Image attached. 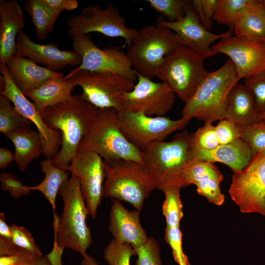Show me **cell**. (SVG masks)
<instances>
[{"instance_id": "6da1fadb", "label": "cell", "mask_w": 265, "mask_h": 265, "mask_svg": "<svg viewBox=\"0 0 265 265\" xmlns=\"http://www.w3.org/2000/svg\"><path fill=\"white\" fill-rule=\"evenodd\" d=\"M98 111V108L80 95H73L69 100L47 109L43 116L44 122L49 128L59 131L61 134L60 149L53 159L55 165L67 170Z\"/></svg>"}, {"instance_id": "7a4b0ae2", "label": "cell", "mask_w": 265, "mask_h": 265, "mask_svg": "<svg viewBox=\"0 0 265 265\" xmlns=\"http://www.w3.org/2000/svg\"><path fill=\"white\" fill-rule=\"evenodd\" d=\"M58 194L63 200V209L61 217L53 214V239L60 247L83 256L92 243L91 231L86 222L90 214L74 175L61 186Z\"/></svg>"}, {"instance_id": "3957f363", "label": "cell", "mask_w": 265, "mask_h": 265, "mask_svg": "<svg viewBox=\"0 0 265 265\" xmlns=\"http://www.w3.org/2000/svg\"><path fill=\"white\" fill-rule=\"evenodd\" d=\"M192 133L183 131L172 140L157 142L143 150L144 164L152 174L157 188L162 190L170 186H187L186 171L191 160Z\"/></svg>"}, {"instance_id": "277c9868", "label": "cell", "mask_w": 265, "mask_h": 265, "mask_svg": "<svg viewBox=\"0 0 265 265\" xmlns=\"http://www.w3.org/2000/svg\"><path fill=\"white\" fill-rule=\"evenodd\" d=\"M240 80L233 63L228 58L219 68L208 73L185 103L182 117L212 123L226 119L228 95Z\"/></svg>"}, {"instance_id": "5b68a950", "label": "cell", "mask_w": 265, "mask_h": 265, "mask_svg": "<svg viewBox=\"0 0 265 265\" xmlns=\"http://www.w3.org/2000/svg\"><path fill=\"white\" fill-rule=\"evenodd\" d=\"M103 160L106 175L103 196L129 202L140 211L145 200L157 188L147 167L124 159Z\"/></svg>"}, {"instance_id": "8992f818", "label": "cell", "mask_w": 265, "mask_h": 265, "mask_svg": "<svg viewBox=\"0 0 265 265\" xmlns=\"http://www.w3.org/2000/svg\"><path fill=\"white\" fill-rule=\"evenodd\" d=\"M86 150L98 154L104 160L124 159L144 164L142 151L122 133L118 112L113 108H98L94 122L78 152Z\"/></svg>"}, {"instance_id": "52a82bcc", "label": "cell", "mask_w": 265, "mask_h": 265, "mask_svg": "<svg viewBox=\"0 0 265 265\" xmlns=\"http://www.w3.org/2000/svg\"><path fill=\"white\" fill-rule=\"evenodd\" d=\"M179 44L174 32L159 25H148L138 30L126 53L133 69L152 79L165 56Z\"/></svg>"}, {"instance_id": "ba28073f", "label": "cell", "mask_w": 265, "mask_h": 265, "mask_svg": "<svg viewBox=\"0 0 265 265\" xmlns=\"http://www.w3.org/2000/svg\"><path fill=\"white\" fill-rule=\"evenodd\" d=\"M204 60L190 49L179 44L165 56L157 77L186 103L209 73Z\"/></svg>"}, {"instance_id": "9c48e42d", "label": "cell", "mask_w": 265, "mask_h": 265, "mask_svg": "<svg viewBox=\"0 0 265 265\" xmlns=\"http://www.w3.org/2000/svg\"><path fill=\"white\" fill-rule=\"evenodd\" d=\"M64 78L81 87V96L97 108H113L118 112L123 110L124 95L135 85L126 77L108 72L73 70Z\"/></svg>"}, {"instance_id": "30bf717a", "label": "cell", "mask_w": 265, "mask_h": 265, "mask_svg": "<svg viewBox=\"0 0 265 265\" xmlns=\"http://www.w3.org/2000/svg\"><path fill=\"white\" fill-rule=\"evenodd\" d=\"M68 34L72 38L97 32L107 37H122L129 47L138 29L126 26V19L119 10L111 3H107L105 8L92 4L82 9L80 15L70 17L67 21Z\"/></svg>"}, {"instance_id": "8fae6325", "label": "cell", "mask_w": 265, "mask_h": 265, "mask_svg": "<svg viewBox=\"0 0 265 265\" xmlns=\"http://www.w3.org/2000/svg\"><path fill=\"white\" fill-rule=\"evenodd\" d=\"M229 193L241 212L265 216V150L241 171L233 172Z\"/></svg>"}, {"instance_id": "7c38bea8", "label": "cell", "mask_w": 265, "mask_h": 265, "mask_svg": "<svg viewBox=\"0 0 265 265\" xmlns=\"http://www.w3.org/2000/svg\"><path fill=\"white\" fill-rule=\"evenodd\" d=\"M191 119L172 120L122 110L118 112L120 128L126 138L142 151L152 143L164 141L170 134L185 128Z\"/></svg>"}, {"instance_id": "4fadbf2b", "label": "cell", "mask_w": 265, "mask_h": 265, "mask_svg": "<svg viewBox=\"0 0 265 265\" xmlns=\"http://www.w3.org/2000/svg\"><path fill=\"white\" fill-rule=\"evenodd\" d=\"M72 48L81 58L80 65L74 71L112 73L137 80L136 72L127 53L119 48L100 49L86 35L73 38Z\"/></svg>"}, {"instance_id": "5bb4252c", "label": "cell", "mask_w": 265, "mask_h": 265, "mask_svg": "<svg viewBox=\"0 0 265 265\" xmlns=\"http://www.w3.org/2000/svg\"><path fill=\"white\" fill-rule=\"evenodd\" d=\"M137 82L123 99L124 110L149 116H164L173 107L175 93L163 82H156L136 72Z\"/></svg>"}, {"instance_id": "9a60e30c", "label": "cell", "mask_w": 265, "mask_h": 265, "mask_svg": "<svg viewBox=\"0 0 265 265\" xmlns=\"http://www.w3.org/2000/svg\"><path fill=\"white\" fill-rule=\"evenodd\" d=\"M67 170L77 178L89 214L95 218L104 196L106 175L103 159L93 151H78Z\"/></svg>"}, {"instance_id": "2e32d148", "label": "cell", "mask_w": 265, "mask_h": 265, "mask_svg": "<svg viewBox=\"0 0 265 265\" xmlns=\"http://www.w3.org/2000/svg\"><path fill=\"white\" fill-rule=\"evenodd\" d=\"M156 24L173 30L180 45L187 47L204 59L215 55L211 49L212 43L232 35L231 30L220 34L210 32L200 21L191 1L180 20L173 22L166 21L159 15Z\"/></svg>"}, {"instance_id": "e0dca14e", "label": "cell", "mask_w": 265, "mask_h": 265, "mask_svg": "<svg viewBox=\"0 0 265 265\" xmlns=\"http://www.w3.org/2000/svg\"><path fill=\"white\" fill-rule=\"evenodd\" d=\"M0 71L4 80V86L0 90V95L11 102L22 116L35 125L40 137L44 156L45 158L53 159L60 148L59 131L52 130L47 126L43 117L37 111L34 104L26 98L11 79L6 64L0 63Z\"/></svg>"}, {"instance_id": "ac0fdd59", "label": "cell", "mask_w": 265, "mask_h": 265, "mask_svg": "<svg viewBox=\"0 0 265 265\" xmlns=\"http://www.w3.org/2000/svg\"><path fill=\"white\" fill-rule=\"evenodd\" d=\"M215 54L223 53L232 61L241 79L245 80L265 71V46L232 35L221 39L212 46Z\"/></svg>"}, {"instance_id": "d6986e66", "label": "cell", "mask_w": 265, "mask_h": 265, "mask_svg": "<svg viewBox=\"0 0 265 265\" xmlns=\"http://www.w3.org/2000/svg\"><path fill=\"white\" fill-rule=\"evenodd\" d=\"M15 55L27 57L54 71L63 69L68 66L78 67L81 62L80 56L73 50H61L54 43H36L23 31L17 37Z\"/></svg>"}, {"instance_id": "ffe728a7", "label": "cell", "mask_w": 265, "mask_h": 265, "mask_svg": "<svg viewBox=\"0 0 265 265\" xmlns=\"http://www.w3.org/2000/svg\"><path fill=\"white\" fill-rule=\"evenodd\" d=\"M140 211H129L118 200L114 199L111 205L108 228L117 241L128 243L135 249L148 240L146 233L141 225Z\"/></svg>"}, {"instance_id": "44dd1931", "label": "cell", "mask_w": 265, "mask_h": 265, "mask_svg": "<svg viewBox=\"0 0 265 265\" xmlns=\"http://www.w3.org/2000/svg\"><path fill=\"white\" fill-rule=\"evenodd\" d=\"M25 26L23 10L16 0L0 1V62L6 64L14 55L16 39Z\"/></svg>"}, {"instance_id": "7402d4cb", "label": "cell", "mask_w": 265, "mask_h": 265, "mask_svg": "<svg viewBox=\"0 0 265 265\" xmlns=\"http://www.w3.org/2000/svg\"><path fill=\"white\" fill-rule=\"evenodd\" d=\"M253 156L250 146L241 138L229 144H219L211 150L199 149L192 145L191 150V160L219 162L228 166L233 172L241 171Z\"/></svg>"}, {"instance_id": "603a6c76", "label": "cell", "mask_w": 265, "mask_h": 265, "mask_svg": "<svg viewBox=\"0 0 265 265\" xmlns=\"http://www.w3.org/2000/svg\"><path fill=\"white\" fill-rule=\"evenodd\" d=\"M6 65L11 79L24 94L49 80L64 77L60 72L40 66L29 58L16 55L13 56Z\"/></svg>"}, {"instance_id": "cb8c5ba5", "label": "cell", "mask_w": 265, "mask_h": 265, "mask_svg": "<svg viewBox=\"0 0 265 265\" xmlns=\"http://www.w3.org/2000/svg\"><path fill=\"white\" fill-rule=\"evenodd\" d=\"M226 119L238 126H244L260 119L252 92L243 84L237 83L229 92Z\"/></svg>"}, {"instance_id": "d4e9b609", "label": "cell", "mask_w": 265, "mask_h": 265, "mask_svg": "<svg viewBox=\"0 0 265 265\" xmlns=\"http://www.w3.org/2000/svg\"><path fill=\"white\" fill-rule=\"evenodd\" d=\"M75 86L63 77L49 80L24 94L33 102L37 111L43 117L48 108L71 99Z\"/></svg>"}, {"instance_id": "484cf974", "label": "cell", "mask_w": 265, "mask_h": 265, "mask_svg": "<svg viewBox=\"0 0 265 265\" xmlns=\"http://www.w3.org/2000/svg\"><path fill=\"white\" fill-rule=\"evenodd\" d=\"M13 143L15 151L13 161L23 172L35 159L43 154V147L38 132L25 128L6 136Z\"/></svg>"}, {"instance_id": "4316f807", "label": "cell", "mask_w": 265, "mask_h": 265, "mask_svg": "<svg viewBox=\"0 0 265 265\" xmlns=\"http://www.w3.org/2000/svg\"><path fill=\"white\" fill-rule=\"evenodd\" d=\"M40 164L44 178L40 184L29 188L31 191L37 190L43 194L51 205L54 214L57 194L61 186L70 178L69 174L67 170L55 165L52 159L46 158Z\"/></svg>"}, {"instance_id": "83f0119b", "label": "cell", "mask_w": 265, "mask_h": 265, "mask_svg": "<svg viewBox=\"0 0 265 265\" xmlns=\"http://www.w3.org/2000/svg\"><path fill=\"white\" fill-rule=\"evenodd\" d=\"M235 36L248 42L265 46V11L253 9L242 14L236 22Z\"/></svg>"}, {"instance_id": "f1b7e54d", "label": "cell", "mask_w": 265, "mask_h": 265, "mask_svg": "<svg viewBox=\"0 0 265 265\" xmlns=\"http://www.w3.org/2000/svg\"><path fill=\"white\" fill-rule=\"evenodd\" d=\"M24 6L30 16L37 38L45 39L53 30L59 14L53 11L44 0H26Z\"/></svg>"}, {"instance_id": "f546056e", "label": "cell", "mask_w": 265, "mask_h": 265, "mask_svg": "<svg viewBox=\"0 0 265 265\" xmlns=\"http://www.w3.org/2000/svg\"><path fill=\"white\" fill-rule=\"evenodd\" d=\"M256 9H264L260 0H219L212 19L233 30L236 22L242 14Z\"/></svg>"}, {"instance_id": "4dcf8cb0", "label": "cell", "mask_w": 265, "mask_h": 265, "mask_svg": "<svg viewBox=\"0 0 265 265\" xmlns=\"http://www.w3.org/2000/svg\"><path fill=\"white\" fill-rule=\"evenodd\" d=\"M31 122L22 116L5 96H0V132L5 136L20 129L27 128Z\"/></svg>"}, {"instance_id": "1f68e13d", "label": "cell", "mask_w": 265, "mask_h": 265, "mask_svg": "<svg viewBox=\"0 0 265 265\" xmlns=\"http://www.w3.org/2000/svg\"><path fill=\"white\" fill-rule=\"evenodd\" d=\"M181 189L179 186H170L161 190L165 196L162 210L167 227H180V221L184 216L180 194Z\"/></svg>"}, {"instance_id": "d6a6232c", "label": "cell", "mask_w": 265, "mask_h": 265, "mask_svg": "<svg viewBox=\"0 0 265 265\" xmlns=\"http://www.w3.org/2000/svg\"><path fill=\"white\" fill-rule=\"evenodd\" d=\"M208 179L223 180V176L213 162L191 160L185 172V180L187 186L194 185Z\"/></svg>"}, {"instance_id": "836d02e7", "label": "cell", "mask_w": 265, "mask_h": 265, "mask_svg": "<svg viewBox=\"0 0 265 265\" xmlns=\"http://www.w3.org/2000/svg\"><path fill=\"white\" fill-rule=\"evenodd\" d=\"M238 127L240 138L248 144L253 156L265 150V118H260L252 123Z\"/></svg>"}, {"instance_id": "e575fe53", "label": "cell", "mask_w": 265, "mask_h": 265, "mask_svg": "<svg viewBox=\"0 0 265 265\" xmlns=\"http://www.w3.org/2000/svg\"><path fill=\"white\" fill-rule=\"evenodd\" d=\"M136 255L135 249L130 244L111 239L104 251V258L109 265H130L132 256Z\"/></svg>"}, {"instance_id": "d590c367", "label": "cell", "mask_w": 265, "mask_h": 265, "mask_svg": "<svg viewBox=\"0 0 265 265\" xmlns=\"http://www.w3.org/2000/svg\"><path fill=\"white\" fill-rule=\"evenodd\" d=\"M155 10L165 17L168 22L177 21L182 18L186 7L191 2L186 0H147Z\"/></svg>"}, {"instance_id": "8d00e7d4", "label": "cell", "mask_w": 265, "mask_h": 265, "mask_svg": "<svg viewBox=\"0 0 265 265\" xmlns=\"http://www.w3.org/2000/svg\"><path fill=\"white\" fill-rule=\"evenodd\" d=\"M137 256L135 265H162L159 244L153 238L135 249Z\"/></svg>"}, {"instance_id": "74e56055", "label": "cell", "mask_w": 265, "mask_h": 265, "mask_svg": "<svg viewBox=\"0 0 265 265\" xmlns=\"http://www.w3.org/2000/svg\"><path fill=\"white\" fill-rule=\"evenodd\" d=\"M219 145L215 126L212 123H205L204 126L192 133V145L193 147L202 149L211 150Z\"/></svg>"}, {"instance_id": "f35d334b", "label": "cell", "mask_w": 265, "mask_h": 265, "mask_svg": "<svg viewBox=\"0 0 265 265\" xmlns=\"http://www.w3.org/2000/svg\"><path fill=\"white\" fill-rule=\"evenodd\" d=\"M221 182L214 179H208L200 181L195 185L197 192L205 197L210 203L216 206H221L225 201V196L220 189Z\"/></svg>"}, {"instance_id": "ab89813d", "label": "cell", "mask_w": 265, "mask_h": 265, "mask_svg": "<svg viewBox=\"0 0 265 265\" xmlns=\"http://www.w3.org/2000/svg\"><path fill=\"white\" fill-rule=\"evenodd\" d=\"M10 227L12 240L16 245L35 256L43 255L36 245L32 234L27 228L14 224H12Z\"/></svg>"}, {"instance_id": "60d3db41", "label": "cell", "mask_w": 265, "mask_h": 265, "mask_svg": "<svg viewBox=\"0 0 265 265\" xmlns=\"http://www.w3.org/2000/svg\"><path fill=\"white\" fill-rule=\"evenodd\" d=\"M244 84L253 93L259 114L265 112V71L245 79Z\"/></svg>"}, {"instance_id": "b9f144b4", "label": "cell", "mask_w": 265, "mask_h": 265, "mask_svg": "<svg viewBox=\"0 0 265 265\" xmlns=\"http://www.w3.org/2000/svg\"><path fill=\"white\" fill-rule=\"evenodd\" d=\"M165 240L172 250L173 257L178 265L189 263L182 248V233L178 227H166Z\"/></svg>"}, {"instance_id": "7bdbcfd3", "label": "cell", "mask_w": 265, "mask_h": 265, "mask_svg": "<svg viewBox=\"0 0 265 265\" xmlns=\"http://www.w3.org/2000/svg\"><path fill=\"white\" fill-rule=\"evenodd\" d=\"M219 0H193L191 1L200 21L208 29L212 27L213 18L218 6Z\"/></svg>"}, {"instance_id": "ee69618b", "label": "cell", "mask_w": 265, "mask_h": 265, "mask_svg": "<svg viewBox=\"0 0 265 265\" xmlns=\"http://www.w3.org/2000/svg\"><path fill=\"white\" fill-rule=\"evenodd\" d=\"M0 184L2 191H7L10 195L19 198L28 195L30 192L29 186L24 185L12 173L3 172L0 174Z\"/></svg>"}, {"instance_id": "f6af8a7d", "label": "cell", "mask_w": 265, "mask_h": 265, "mask_svg": "<svg viewBox=\"0 0 265 265\" xmlns=\"http://www.w3.org/2000/svg\"><path fill=\"white\" fill-rule=\"evenodd\" d=\"M215 130L219 144H229L240 138L238 126L227 119L220 120Z\"/></svg>"}, {"instance_id": "bcb514c9", "label": "cell", "mask_w": 265, "mask_h": 265, "mask_svg": "<svg viewBox=\"0 0 265 265\" xmlns=\"http://www.w3.org/2000/svg\"><path fill=\"white\" fill-rule=\"evenodd\" d=\"M35 256L27 251L9 255L0 256V265H22L31 260Z\"/></svg>"}, {"instance_id": "7dc6e473", "label": "cell", "mask_w": 265, "mask_h": 265, "mask_svg": "<svg viewBox=\"0 0 265 265\" xmlns=\"http://www.w3.org/2000/svg\"><path fill=\"white\" fill-rule=\"evenodd\" d=\"M54 12L60 14L63 11H71L78 7L76 0H44Z\"/></svg>"}, {"instance_id": "c3c4849f", "label": "cell", "mask_w": 265, "mask_h": 265, "mask_svg": "<svg viewBox=\"0 0 265 265\" xmlns=\"http://www.w3.org/2000/svg\"><path fill=\"white\" fill-rule=\"evenodd\" d=\"M26 251L16 245L10 239L0 237V256Z\"/></svg>"}, {"instance_id": "681fc988", "label": "cell", "mask_w": 265, "mask_h": 265, "mask_svg": "<svg viewBox=\"0 0 265 265\" xmlns=\"http://www.w3.org/2000/svg\"><path fill=\"white\" fill-rule=\"evenodd\" d=\"M64 249L59 246L56 240L53 239L52 249L46 255L50 265H63L62 257Z\"/></svg>"}, {"instance_id": "f907efd6", "label": "cell", "mask_w": 265, "mask_h": 265, "mask_svg": "<svg viewBox=\"0 0 265 265\" xmlns=\"http://www.w3.org/2000/svg\"><path fill=\"white\" fill-rule=\"evenodd\" d=\"M14 155L12 151L1 147L0 148V168H6L13 161Z\"/></svg>"}, {"instance_id": "816d5d0a", "label": "cell", "mask_w": 265, "mask_h": 265, "mask_svg": "<svg viewBox=\"0 0 265 265\" xmlns=\"http://www.w3.org/2000/svg\"><path fill=\"white\" fill-rule=\"evenodd\" d=\"M0 237L12 239V232L11 227L7 224L4 214L0 213Z\"/></svg>"}, {"instance_id": "f5cc1de1", "label": "cell", "mask_w": 265, "mask_h": 265, "mask_svg": "<svg viewBox=\"0 0 265 265\" xmlns=\"http://www.w3.org/2000/svg\"><path fill=\"white\" fill-rule=\"evenodd\" d=\"M22 265H50L46 255L36 256L31 261Z\"/></svg>"}, {"instance_id": "db71d44e", "label": "cell", "mask_w": 265, "mask_h": 265, "mask_svg": "<svg viewBox=\"0 0 265 265\" xmlns=\"http://www.w3.org/2000/svg\"><path fill=\"white\" fill-rule=\"evenodd\" d=\"M80 262V265H99L94 258L88 253L82 256Z\"/></svg>"}, {"instance_id": "11a10c76", "label": "cell", "mask_w": 265, "mask_h": 265, "mask_svg": "<svg viewBox=\"0 0 265 265\" xmlns=\"http://www.w3.org/2000/svg\"><path fill=\"white\" fill-rule=\"evenodd\" d=\"M261 4L265 11V0H260Z\"/></svg>"}, {"instance_id": "9f6ffc18", "label": "cell", "mask_w": 265, "mask_h": 265, "mask_svg": "<svg viewBox=\"0 0 265 265\" xmlns=\"http://www.w3.org/2000/svg\"><path fill=\"white\" fill-rule=\"evenodd\" d=\"M260 118H265V112L260 114Z\"/></svg>"}, {"instance_id": "6f0895ef", "label": "cell", "mask_w": 265, "mask_h": 265, "mask_svg": "<svg viewBox=\"0 0 265 265\" xmlns=\"http://www.w3.org/2000/svg\"><path fill=\"white\" fill-rule=\"evenodd\" d=\"M179 265H189V263H182Z\"/></svg>"}, {"instance_id": "680465c9", "label": "cell", "mask_w": 265, "mask_h": 265, "mask_svg": "<svg viewBox=\"0 0 265 265\" xmlns=\"http://www.w3.org/2000/svg\"></svg>"}]
</instances>
